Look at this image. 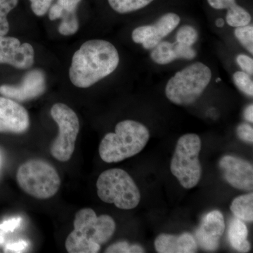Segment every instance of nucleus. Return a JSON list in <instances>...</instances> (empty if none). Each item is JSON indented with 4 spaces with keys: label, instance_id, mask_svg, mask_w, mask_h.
<instances>
[{
    "label": "nucleus",
    "instance_id": "f257e3e1",
    "mask_svg": "<svg viewBox=\"0 0 253 253\" xmlns=\"http://www.w3.org/2000/svg\"><path fill=\"white\" fill-rule=\"evenodd\" d=\"M119 62L117 49L109 42L86 41L73 54L70 80L77 87H89L114 72Z\"/></svg>",
    "mask_w": 253,
    "mask_h": 253
},
{
    "label": "nucleus",
    "instance_id": "f03ea898",
    "mask_svg": "<svg viewBox=\"0 0 253 253\" xmlns=\"http://www.w3.org/2000/svg\"><path fill=\"white\" fill-rule=\"evenodd\" d=\"M73 226L65 242L69 253L99 252L101 245L107 243L114 234L116 226L111 216H97L94 210L83 208L76 212Z\"/></svg>",
    "mask_w": 253,
    "mask_h": 253
},
{
    "label": "nucleus",
    "instance_id": "7ed1b4c3",
    "mask_svg": "<svg viewBox=\"0 0 253 253\" xmlns=\"http://www.w3.org/2000/svg\"><path fill=\"white\" fill-rule=\"evenodd\" d=\"M149 129L141 123L126 120L116 125L100 143V157L106 163H118L140 153L149 140Z\"/></svg>",
    "mask_w": 253,
    "mask_h": 253
},
{
    "label": "nucleus",
    "instance_id": "20e7f679",
    "mask_svg": "<svg viewBox=\"0 0 253 253\" xmlns=\"http://www.w3.org/2000/svg\"><path fill=\"white\" fill-rule=\"evenodd\" d=\"M212 79V71L206 65L196 62L176 73L168 82L166 96L179 106L194 104L206 89Z\"/></svg>",
    "mask_w": 253,
    "mask_h": 253
},
{
    "label": "nucleus",
    "instance_id": "39448f33",
    "mask_svg": "<svg viewBox=\"0 0 253 253\" xmlns=\"http://www.w3.org/2000/svg\"><path fill=\"white\" fill-rule=\"evenodd\" d=\"M16 181L26 194L38 199H48L59 191L61 179L52 165L42 159L28 160L18 168Z\"/></svg>",
    "mask_w": 253,
    "mask_h": 253
},
{
    "label": "nucleus",
    "instance_id": "423d86ee",
    "mask_svg": "<svg viewBox=\"0 0 253 253\" xmlns=\"http://www.w3.org/2000/svg\"><path fill=\"white\" fill-rule=\"evenodd\" d=\"M99 199L106 204H114L122 210L135 208L141 195L131 176L118 168L108 169L100 174L96 181Z\"/></svg>",
    "mask_w": 253,
    "mask_h": 253
},
{
    "label": "nucleus",
    "instance_id": "0eeeda50",
    "mask_svg": "<svg viewBox=\"0 0 253 253\" xmlns=\"http://www.w3.org/2000/svg\"><path fill=\"white\" fill-rule=\"evenodd\" d=\"M201 138L196 134H186L181 136L176 143L170 169L173 175L176 176L185 189L195 187L201 179Z\"/></svg>",
    "mask_w": 253,
    "mask_h": 253
},
{
    "label": "nucleus",
    "instance_id": "6e6552de",
    "mask_svg": "<svg viewBox=\"0 0 253 253\" xmlns=\"http://www.w3.org/2000/svg\"><path fill=\"white\" fill-rule=\"evenodd\" d=\"M51 116L59 127V134L51 143L50 153L61 162H67L72 157L76 141L80 131L77 114L67 105L55 104L51 109Z\"/></svg>",
    "mask_w": 253,
    "mask_h": 253
},
{
    "label": "nucleus",
    "instance_id": "1a4fd4ad",
    "mask_svg": "<svg viewBox=\"0 0 253 253\" xmlns=\"http://www.w3.org/2000/svg\"><path fill=\"white\" fill-rule=\"evenodd\" d=\"M46 76L42 70L28 71L18 84H2L0 95L17 102H24L36 99L45 92Z\"/></svg>",
    "mask_w": 253,
    "mask_h": 253
},
{
    "label": "nucleus",
    "instance_id": "9d476101",
    "mask_svg": "<svg viewBox=\"0 0 253 253\" xmlns=\"http://www.w3.org/2000/svg\"><path fill=\"white\" fill-rule=\"evenodd\" d=\"M35 51L29 43L13 37L0 36V64H9L18 69H28L34 63Z\"/></svg>",
    "mask_w": 253,
    "mask_h": 253
},
{
    "label": "nucleus",
    "instance_id": "9b49d317",
    "mask_svg": "<svg viewBox=\"0 0 253 253\" xmlns=\"http://www.w3.org/2000/svg\"><path fill=\"white\" fill-rule=\"evenodd\" d=\"M30 125L27 110L17 101L0 96V133L23 134Z\"/></svg>",
    "mask_w": 253,
    "mask_h": 253
},
{
    "label": "nucleus",
    "instance_id": "f8f14e48",
    "mask_svg": "<svg viewBox=\"0 0 253 253\" xmlns=\"http://www.w3.org/2000/svg\"><path fill=\"white\" fill-rule=\"evenodd\" d=\"M224 179L236 189L252 191L253 168L252 164L236 156H224L219 163Z\"/></svg>",
    "mask_w": 253,
    "mask_h": 253
},
{
    "label": "nucleus",
    "instance_id": "ddd939ff",
    "mask_svg": "<svg viewBox=\"0 0 253 253\" xmlns=\"http://www.w3.org/2000/svg\"><path fill=\"white\" fill-rule=\"evenodd\" d=\"M225 230L224 217L220 211L208 213L202 219L196 232V242L203 249L215 251Z\"/></svg>",
    "mask_w": 253,
    "mask_h": 253
},
{
    "label": "nucleus",
    "instance_id": "4468645a",
    "mask_svg": "<svg viewBox=\"0 0 253 253\" xmlns=\"http://www.w3.org/2000/svg\"><path fill=\"white\" fill-rule=\"evenodd\" d=\"M155 248L160 253H194L197 251L198 244L189 233L179 236L162 234L156 238Z\"/></svg>",
    "mask_w": 253,
    "mask_h": 253
},
{
    "label": "nucleus",
    "instance_id": "2eb2a0df",
    "mask_svg": "<svg viewBox=\"0 0 253 253\" xmlns=\"http://www.w3.org/2000/svg\"><path fill=\"white\" fill-rule=\"evenodd\" d=\"M208 2L213 9L227 10L226 21L231 27H241L251 23V14L236 4V0H208Z\"/></svg>",
    "mask_w": 253,
    "mask_h": 253
},
{
    "label": "nucleus",
    "instance_id": "dca6fc26",
    "mask_svg": "<svg viewBox=\"0 0 253 253\" xmlns=\"http://www.w3.org/2000/svg\"><path fill=\"white\" fill-rule=\"evenodd\" d=\"M181 18L174 13H168L163 15L157 22L151 26V36L147 41L143 43L145 49H153L158 45L163 38L168 36L180 23Z\"/></svg>",
    "mask_w": 253,
    "mask_h": 253
},
{
    "label": "nucleus",
    "instance_id": "f3484780",
    "mask_svg": "<svg viewBox=\"0 0 253 253\" xmlns=\"http://www.w3.org/2000/svg\"><path fill=\"white\" fill-rule=\"evenodd\" d=\"M49 18L51 21L61 19L58 31L62 36H72L77 33L79 29L76 11H68L62 9L57 3L50 6L49 9Z\"/></svg>",
    "mask_w": 253,
    "mask_h": 253
},
{
    "label": "nucleus",
    "instance_id": "a211bd4d",
    "mask_svg": "<svg viewBox=\"0 0 253 253\" xmlns=\"http://www.w3.org/2000/svg\"><path fill=\"white\" fill-rule=\"evenodd\" d=\"M248 234L249 231L244 221L238 218L231 221L228 238L231 246L240 253H248L251 249V245L247 240Z\"/></svg>",
    "mask_w": 253,
    "mask_h": 253
},
{
    "label": "nucleus",
    "instance_id": "6ab92c4d",
    "mask_svg": "<svg viewBox=\"0 0 253 253\" xmlns=\"http://www.w3.org/2000/svg\"><path fill=\"white\" fill-rule=\"evenodd\" d=\"M230 210L236 218L245 221L253 220V194L242 195L231 203Z\"/></svg>",
    "mask_w": 253,
    "mask_h": 253
},
{
    "label": "nucleus",
    "instance_id": "aec40b11",
    "mask_svg": "<svg viewBox=\"0 0 253 253\" xmlns=\"http://www.w3.org/2000/svg\"><path fill=\"white\" fill-rule=\"evenodd\" d=\"M151 59L159 65H166L177 59L174 43L161 42L155 46L151 54Z\"/></svg>",
    "mask_w": 253,
    "mask_h": 253
},
{
    "label": "nucleus",
    "instance_id": "412c9836",
    "mask_svg": "<svg viewBox=\"0 0 253 253\" xmlns=\"http://www.w3.org/2000/svg\"><path fill=\"white\" fill-rule=\"evenodd\" d=\"M154 0H108L110 6L119 14H127L146 7Z\"/></svg>",
    "mask_w": 253,
    "mask_h": 253
},
{
    "label": "nucleus",
    "instance_id": "4be33fe9",
    "mask_svg": "<svg viewBox=\"0 0 253 253\" xmlns=\"http://www.w3.org/2000/svg\"><path fill=\"white\" fill-rule=\"evenodd\" d=\"M18 0H0V36H6L9 31L7 15L17 6Z\"/></svg>",
    "mask_w": 253,
    "mask_h": 253
},
{
    "label": "nucleus",
    "instance_id": "5701e85b",
    "mask_svg": "<svg viewBox=\"0 0 253 253\" xmlns=\"http://www.w3.org/2000/svg\"><path fill=\"white\" fill-rule=\"evenodd\" d=\"M234 35L239 42L244 48L253 54V26H247L237 27L234 31Z\"/></svg>",
    "mask_w": 253,
    "mask_h": 253
},
{
    "label": "nucleus",
    "instance_id": "b1692460",
    "mask_svg": "<svg viewBox=\"0 0 253 253\" xmlns=\"http://www.w3.org/2000/svg\"><path fill=\"white\" fill-rule=\"evenodd\" d=\"M199 38L198 32L193 26L185 25L176 33V41L186 45L192 46Z\"/></svg>",
    "mask_w": 253,
    "mask_h": 253
},
{
    "label": "nucleus",
    "instance_id": "393cba45",
    "mask_svg": "<svg viewBox=\"0 0 253 253\" xmlns=\"http://www.w3.org/2000/svg\"><path fill=\"white\" fill-rule=\"evenodd\" d=\"M233 80L239 90L248 96H253V82L248 73L244 71H237L233 76Z\"/></svg>",
    "mask_w": 253,
    "mask_h": 253
},
{
    "label": "nucleus",
    "instance_id": "a878e982",
    "mask_svg": "<svg viewBox=\"0 0 253 253\" xmlns=\"http://www.w3.org/2000/svg\"><path fill=\"white\" fill-rule=\"evenodd\" d=\"M144 249L139 245H131L126 241H121L111 245L105 253H142Z\"/></svg>",
    "mask_w": 253,
    "mask_h": 253
},
{
    "label": "nucleus",
    "instance_id": "bb28decb",
    "mask_svg": "<svg viewBox=\"0 0 253 253\" xmlns=\"http://www.w3.org/2000/svg\"><path fill=\"white\" fill-rule=\"evenodd\" d=\"M53 0H30L31 9L38 16H43L49 11Z\"/></svg>",
    "mask_w": 253,
    "mask_h": 253
},
{
    "label": "nucleus",
    "instance_id": "cd10ccee",
    "mask_svg": "<svg viewBox=\"0 0 253 253\" xmlns=\"http://www.w3.org/2000/svg\"><path fill=\"white\" fill-rule=\"evenodd\" d=\"M236 133L241 140L252 144L253 142V126L246 123H242L237 126Z\"/></svg>",
    "mask_w": 253,
    "mask_h": 253
},
{
    "label": "nucleus",
    "instance_id": "c85d7f7f",
    "mask_svg": "<svg viewBox=\"0 0 253 253\" xmlns=\"http://www.w3.org/2000/svg\"><path fill=\"white\" fill-rule=\"evenodd\" d=\"M238 64L243 71L249 75L253 74V60L246 54H239L236 58Z\"/></svg>",
    "mask_w": 253,
    "mask_h": 253
},
{
    "label": "nucleus",
    "instance_id": "c756f323",
    "mask_svg": "<svg viewBox=\"0 0 253 253\" xmlns=\"http://www.w3.org/2000/svg\"><path fill=\"white\" fill-rule=\"evenodd\" d=\"M26 246H27V244L25 241H21V242L6 246V249L4 250V253L21 252V251L24 250Z\"/></svg>",
    "mask_w": 253,
    "mask_h": 253
},
{
    "label": "nucleus",
    "instance_id": "7c9ffc66",
    "mask_svg": "<svg viewBox=\"0 0 253 253\" xmlns=\"http://www.w3.org/2000/svg\"><path fill=\"white\" fill-rule=\"evenodd\" d=\"M20 222V219H13L9 221H6L4 224L0 225V229L4 231L13 230V229L18 226Z\"/></svg>",
    "mask_w": 253,
    "mask_h": 253
},
{
    "label": "nucleus",
    "instance_id": "2f4dec72",
    "mask_svg": "<svg viewBox=\"0 0 253 253\" xmlns=\"http://www.w3.org/2000/svg\"><path fill=\"white\" fill-rule=\"evenodd\" d=\"M244 117L249 122H253V105L251 104L244 111Z\"/></svg>",
    "mask_w": 253,
    "mask_h": 253
},
{
    "label": "nucleus",
    "instance_id": "473e14b6",
    "mask_svg": "<svg viewBox=\"0 0 253 253\" xmlns=\"http://www.w3.org/2000/svg\"><path fill=\"white\" fill-rule=\"evenodd\" d=\"M216 26H217L218 28H221L224 27V21L222 18H218L217 21H216Z\"/></svg>",
    "mask_w": 253,
    "mask_h": 253
}]
</instances>
